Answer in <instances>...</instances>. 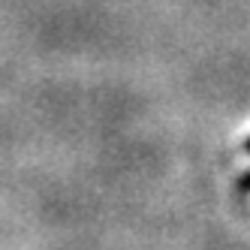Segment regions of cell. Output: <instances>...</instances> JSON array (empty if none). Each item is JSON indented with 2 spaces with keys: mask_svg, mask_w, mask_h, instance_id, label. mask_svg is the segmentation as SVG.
Returning <instances> with one entry per match:
<instances>
[{
  "mask_svg": "<svg viewBox=\"0 0 250 250\" xmlns=\"http://www.w3.org/2000/svg\"><path fill=\"white\" fill-rule=\"evenodd\" d=\"M238 187H241V193H250V172H244V175H241Z\"/></svg>",
  "mask_w": 250,
  "mask_h": 250,
  "instance_id": "1",
  "label": "cell"
},
{
  "mask_svg": "<svg viewBox=\"0 0 250 250\" xmlns=\"http://www.w3.org/2000/svg\"><path fill=\"white\" fill-rule=\"evenodd\" d=\"M244 148H247V154H250V139H247V145H244Z\"/></svg>",
  "mask_w": 250,
  "mask_h": 250,
  "instance_id": "2",
  "label": "cell"
}]
</instances>
